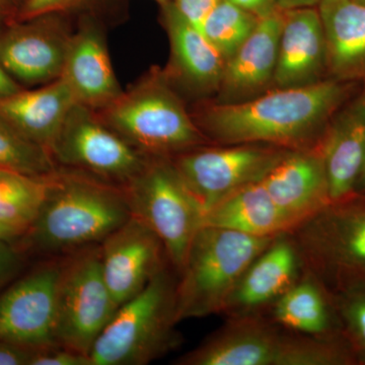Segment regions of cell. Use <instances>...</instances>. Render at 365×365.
<instances>
[{"label": "cell", "instance_id": "603a6c76", "mask_svg": "<svg viewBox=\"0 0 365 365\" xmlns=\"http://www.w3.org/2000/svg\"><path fill=\"white\" fill-rule=\"evenodd\" d=\"M328 73L344 83L365 81V6L353 0H323Z\"/></svg>", "mask_w": 365, "mask_h": 365}, {"label": "cell", "instance_id": "2e32d148", "mask_svg": "<svg viewBox=\"0 0 365 365\" xmlns=\"http://www.w3.org/2000/svg\"><path fill=\"white\" fill-rule=\"evenodd\" d=\"M304 273L290 234L278 235L247 269L222 314L230 318L263 314Z\"/></svg>", "mask_w": 365, "mask_h": 365}, {"label": "cell", "instance_id": "9a60e30c", "mask_svg": "<svg viewBox=\"0 0 365 365\" xmlns=\"http://www.w3.org/2000/svg\"><path fill=\"white\" fill-rule=\"evenodd\" d=\"M61 78L76 104L100 111L123 93L113 67L103 29L86 16L72 31Z\"/></svg>", "mask_w": 365, "mask_h": 365}, {"label": "cell", "instance_id": "f1b7e54d", "mask_svg": "<svg viewBox=\"0 0 365 365\" xmlns=\"http://www.w3.org/2000/svg\"><path fill=\"white\" fill-rule=\"evenodd\" d=\"M342 314L355 342L365 351V294L348 290Z\"/></svg>", "mask_w": 365, "mask_h": 365}, {"label": "cell", "instance_id": "8d00e7d4", "mask_svg": "<svg viewBox=\"0 0 365 365\" xmlns=\"http://www.w3.org/2000/svg\"><path fill=\"white\" fill-rule=\"evenodd\" d=\"M323 0H275L276 6L281 11L318 6Z\"/></svg>", "mask_w": 365, "mask_h": 365}, {"label": "cell", "instance_id": "9c48e42d", "mask_svg": "<svg viewBox=\"0 0 365 365\" xmlns=\"http://www.w3.org/2000/svg\"><path fill=\"white\" fill-rule=\"evenodd\" d=\"M118 307L103 275L100 246L63 257L57 294L59 346L90 355Z\"/></svg>", "mask_w": 365, "mask_h": 365}, {"label": "cell", "instance_id": "d6a6232c", "mask_svg": "<svg viewBox=\"0 0 365 365\" xmlns=\"http://www.w3.org/2000/svg\"><path fill=\"white\" fill-rule=\"evenodd\" d=\"M24 254L14 242L0 240V289L6 287L23 265Z\"/></svg>", "mask_w": 365, "mask_h": 365}, {"label": "cell", "instance_id": "e0dca14e", "mask_svg": "<svg viewBox=\"0 0 365 365\" xmlns=\"http://www.w3.org/2000/svg\"><path fill=\"white\" fill-rule=\"evenodd\" d=\"M328 73L325 32L316 7L283 11L275 88H297L324 81Z\"/></svg>", "mask_w": 365, "mask_h": 365}, {"label": "cell", "instance_id": "74e56055", "mask_svg": "<svg viewBox=\"0 0 365 365\" xmlns=\"http://www.w3.org/2000/svg\"><path fill=\"white\" fill-rule=\"evenodd\" d=\"M0 240L14 242L18 240V237L11 230H7L4 225H0Z\"/></svg>", "mask_w": 365, "mask_h": 365}, {"label": "cell", "instance_id": "3957f363", "mask_svg": "<svg viewBox=\"0 0 365 365\" xmlns=\"http://www.w3.org/2000/svg\"><path fill=\"white\" fill-rule=\"evenodd\" d=\"M96 113L146 158H174L208 141L165 72L158 69Z\"/></svg>", "mask_w": 365, "mask_h": 365}, {"label": "cell", "instance_id": "7402d4cb", "mask_svg": "<svg viewBox=\"0 0 365 365\" xmlns=\"http://www.w3.org/2000/svg\"><path fill=\"white\" fill-rule=\"evenodd\" d=\"M76 105L71 90L60 78L0 98V118L21 135L50 153L62 125Z\"/></svg>", "mask_w": 365, "mask_h": 365}, {"label": "cell", "instance_id": "ab89813d", "mask_svg": "<svg viewBox=\"0 0 365 365\" xmlns=\"http://www.w3.org/2000/svg\"><path fill=\"white\" fill-rule=\"evenodd\" d=\"M14 1H16V0H0V4H13Z\"/></svg>", "mask_w": 365, "mask_h": 365}, {"label": "cell", "instance_id": "5bb4252c", "mask_svg": "<svg viewBox=\"0 0 365 365\" xmlns=\"http://www.w3.org/2000/svg\"><path fill=\"white\" fill-rule=\"evenodd\" d=\"M100 255L106 283L119 307L170 266L160 237L134 215L100 245Z\"/></svg>", "mask_w": 365, "mask_h": 365}, {"label": "cell", "instance_id": "ffe728a7", "mask_svg": "<svg viewBox=\"0 0 365 365\" xmlns=\"http://www.w3.org/2000/svg\"><path fill=\"white\" fill-rule=\"evenodd\" d=\"M329 124L319 148L333 203L353 195L365 165V86Z\"/></svg>", "mask_w": 365, "mask_h": 365}, {"label": "cell", "instance_id": "5b68a950", "mask_svg": "<svg viewBox=\"0 0 365 365\" xmlns=\"http://www.w3.org/2000/svg\"><path fill=\"white\" fill-rule=\"evenodd\" d=\"M275 237H253L227 228H199L178 273V323L222 314L242 276Z\"/></svg>", "mask_w": 365, "mask_h": 365}, {"label": "cell", "instance_id": "7c38bea8", "mask_svg": "<svg viewBox=\"0 0 365 365\" xmlns=\"http://www.w3.org/2000/svg\"><path fill=\"white\" fill-rule=\"evenodd\" d=\"M63 257L47 258L0 294V341L40 350L56 340L57 294Z\"/></svg>", "mask_w": 365, "mask_h": 365}, {"label": "cell", "instance_id": "52a82bcc", "mask_svg": "<svg viewBox=\"0 0 365 365\" xmlns=\"http://www.w3.org/2000/svg\"><path fill=\"white\" fill-rule=\"evenodd\" d=\"M122 188L132 215L160 237L170 266L179 273L203 213L172 160L148 158L144 169Z\"/></svg>", "mask_w": 365, "mask_h": 365}, {"label": "cell", "instance_id": "1f68e13d", "mask_svg": "<svg viewBox=\"0 0 365 365\" xmlns=\"http://www.w3.org/2000/svg\"><path fill=\"white\" fill-rule=\"evenodd\" d=\"M220 0H173L178 13L192 26L201 31L204 21Z\"/></svg>", "mask_w": 365, "mask_h": 365}, {"label": "cell", "instance_id": "6da1fadb", "mask_svg": "<svg viewBox=\"0 0 365 365\" xmlns=\"http://www.w3.org/2000/svg\"><path fill=\"white\" fill-rule=\"evenodd\" d=\"M352 83L328 78L314 85L277 88L258 97L209 106L194 118L207 139L227 144L260 143L309 150L344 104Z\"/></svg>", "mask_w": 365, "mask_h": 365}, {"label": "cell", "instance_id": "277c9868", "mask_svg": "<svg viewBox=\"0 0 365 365\" xmlns=\"http://www.w3.org/2000/svg\"><path fill=\"white\" fill-rule=\"evenodd\" d=\"M350 361L336 339L295 333L264 314L227 319L177 365H332Z\"/></svg>", "mask_w": 365, "mask_h": 365}, {"label": "cell", "instance_id": "ba28073f", "mask_svg": "<svg viewBox=\"0 0 365 365\" xmlns=\"http://www.w3.org/2000/svg\"><path fill=\"white\" fill-rule=\"evenodd\" d=\"M304 272L327 288L365 277V205L328 204L289 232Z\"/></svg>", "mask_w": 365, "mask_h": 365}, {"label": "cell", "instance_id": "60d3db41", "mask_svg": "<svg viewBox=\"0 0 365 365\" xmlns=\"http://www.w3.org/2000/svg\"><path fill=\"white\" fill-rule=\"evenodd\" d=\"M353 1L357 2V4H364V6H365V0H353Z\"/></svg>", "mask_w": 365, "mask_h": 365}, {"label": "cell", "instance_id": "7a4b0ae2", "mask_svg": "<svg viewBox=\"0 0 365 365\" xmlns=\"http://www.w3.org/2000/svg\"><path fill=\"white\" fill-rule=\"evenodd\" d=\"M131 217L122 187L58 167L35 222L19 239L46 259L66 257L100 246Z\"/></svg>", "mask_w": 365, "mask_h": 365}, {"label": "cell", "instance_id": "d4e9b609", "mask_svg": "<svg viewBox=\"0 0 365 365\" xmlns=\"http://www.w3.org/2000/svg\"><path fill=\"white\" fill-rule=\"evenodd\" d=\"M263 314L295 333L319 339H335L330 294L316 278L304 271Z\"/></svg>", "mask_w": 365, "mask_h": 365}, {"label": "cell", "instance_id": "4316f807", "mask_svg": "<svg viewBox=\"0 0 365 365\" xmlns=\"http://www.w3.org/2000/svg\"><path fill=\"white\" fill-rule=\"evenodd\" d=\"M260 18L241 7L220 0L204 21V34L227 62L253 33Z\"/></svg>", "mask_w": 365, "mask_h": 365}, {"label": "cell", "instance_id": "b9f144b4", "mask_svg": "<svg viewBox=\"0 0 365 365\" xmlns=\"http://www.w3.org/2000/svg\"><path fill=\"white\" fill-rule=\"evenodd\" d=\"M160 4H165V2L173 1V0H157Z\"/></svg>", "mask_w": 365, "mask_h": 365}, {"label": "cell", "instance_id": "83f0119b", "mask_svg": "<svg viewBox=\"0 0 365 365\" xmlns=\"http://www.w3.org/2000/svg\"><path fill=\"white\" fill-rule=\"evenodd\" d=\"M0 169L47 177L56 172L58 165L49 151L21 135L0 118Z\"/></svg>", "mask_w": 365, "mask_h": 365}, {"label": "cell", "instance_id": "d590c367", "mask_svg": "<svg viewBox=\"0 0 365 365\" xmlns=\"http://www.w3.org/2000/svg\"><path fill=\"white\" fill-rule=\"evenodd\" d=\"M21 86L14 81L0 63V98L6 97L21 90Z\"/></svg>", "mask_w": 365, "mask_h": 365}, {"label": "cell", "instance_id": "4dcf8cb0", "mask_svg": "<svg viewBox=\"0 0 365 365\" xmlns=\"http://www.w3.org/2000/svg\"><path fill=\"white\" fill-rule=\"evenodd\" d=\"M30 365H91L90 355L62 347L46 348L34 352Z\"/></svg>", "mask_w": 365, "mask_h": 365}, {"label": "cell", "instance_id": "ac0fdd59", "mask_svg": "<svg viewBox=\"0 0 365 365\" xmlns=\"http://www.w3.org/2000/svg\"><path fill=\"white\" fill-rule=\"evenodd\" d=\"M282 24L281 9L260 18L248 39L225 62L217 103L232 104L258 97L273 83Z\"/></svg>", "mask_w": 365, "mask_h": 365}, {"label": "cell", "instance_id": "8fae6325", "mask_svg": "<svg viewBox=\"0 0 365 365\" xmlns=\"http://www.w3.org/2000/svg\"><path fill=\"white\" fill-rule=\"evenodd\" d=\"M59 168L124 187L144 169V157L106 125L97 113L76 104L50 150Z\"/></svg>", "mask_w": 365, "mask_h": 365}, {"label": "cell", "instance_id": "e575fe53", "mask_svg": "<svg viewBox=\"0 0 365 365\" xmlns=\"http://www.w3.org/2000/svg\"><path fill=\"white\" fill-rule=\"evenodd\" d=\"M235 6L241 7L249 13L254 14L258 18L268 16L277 11L275 0H227Z\"/></svg>", "mask_w": 365, "mask_h": 365}, {"label": "cell", "instance_id": "4fadbf2b", "mask_svg": "<svg viewBox=\"0 0 365 365\" xmlns=\"http://www.w3.org/2000/svg\"><path fill=\"white\" fill-rule=\"evenodd\" d=\"M64 14H46L0 32V63L20 85L39 86L61 78L72 31Z\"/></svg>", "mask_w": 365, "mask_h": 365}, {"label": "cell", "instance_id": "f35d334b", "mask_svg": "<svg viewBox=\"0 0 365 365\" xmlns=\"http://www.w3.org/2000/svg\"><path fill=\"white\" fill-rule=\"evenodd\" d=\"M356 190H365V165L361 175H360L359 182H357Z\"/></svg>", "mask_w": 365, "mask_h": 365}, {"label": "cell", "instance_id": "d6986e66", "mask_svg": "<svg viewBox=\"0 0 365 365\" xmlns=\"http://www.w3.org/2000/svg\"><path fill=\"white\" fill-rule=\"evenodd\" d=\"M162 23L170 49L169 68L163 72L170 83L176 81L195 95L217 93L225 66L222 55L170 1L162 4Z\"/></svg>", "mask_w": 365, "mask_h": 365}, {"label": "cell", "instance_id": "484cf974", "mask_svg": "<svg viewBox=\"0 0 365 365\" xmlns=\"http://www.w3.org/2000/svg\"><path fill=\"white\" fill-rule=\"evenodd\" d=\"M49 185V176L35 177L0 169V225L21 237L35 222Z\"/></svg>", "mask_w": 365, "mask_h": 365}, {"label": "cell", "instance_id": "30bf717a", "mask_svg": "<svg viewBox=\"0 0 365 365\" xmlns=\"http://www.w3.org/2000/svg\"><path fill=\"white\" fill-rule=\"evenodd\" d=\"M289 150L260 143L202 145L170 160L204 215L225 197L261 181Z\"/></svg>", "mask_w": 365, "mask_h": 365}, {"label": "cell", "instance_id": "7bdbcfd3", "mask_svg": "<svg viewBox=\"0 0 365 365\" xmlns=\"http://www.w3.org/2000/svg\"><path fill=\"white\" fill-rule=\"evenodd\" d=\"M0 18H1V11H0Z\"/></svg>", "mask_w": 365, "mask_h": 365}, {"label": "cell", "instance_id": "836d02e7", "mask_svg": "<svg viewBox=\"0 0 365 365\" xmlns=\"http://www.w3.org/2000/svg\"><path fill=\"white\" fill-rule=\"evenodd\" d=\"M36 350L0 341V365H30Z\"/></svg>", "mask_w": 365, "mask_h": 365}, {"label": "cell", "instance_id": "f546056e", "mask_svg": "<svg viewBox=\"0 0 365 365\" xmlns=\"http://www.w3.org/2000/svg\"><path fill=\"white\" fill-rule=\"evenodd\" d=\"M90 0H25L21 7V20L46 14H64L86 6Z\"/></svg>", "mask_w": 365, "mask_h": 365}, {"label": "cell", "instance_id": "44dd1931", "mask_svg": "<svg viewBox=\"0 0 365 365\" xmlns=\"http://www.w3.org/2000/svg\"><path fill=\"white\" fill-rule=\"evenodd\" d=\"M261 182L274 202L299 223L331 203L319 144L288 151Z\"/></svg>", "mask_w": 365, "mask_h": 365}, {"label": "cell", "instance_id": "cb8c5ba5", "mask_svg": "<svg viewBox=\"0 0 365 365\" xmlns=\"http://www.w3.org/2000/svg\"><path fill=\"white\" fill-rule=\"evenodd\" d=\"M299 222L282 210L261 181L237 190L204 213L201 227L227 228L253 237L289 234Z\"/></svg>", "mask_w": 365, "mask_h": 365}, {"label": "cell", "instance_id": "8992f818", "mask_svg": "<svg viewBox=\"0 0 365 365\" xmlns=\"http://www.w3.org/2000/svg\"><path fill=\"white\" fill-rule=\"evenodd\" d=\"M174 273L165 268L118 307L91 348V365H145L179 346Z\"/></svg>", "mask_w": 365, "mask_h": 365}]
</instances>
